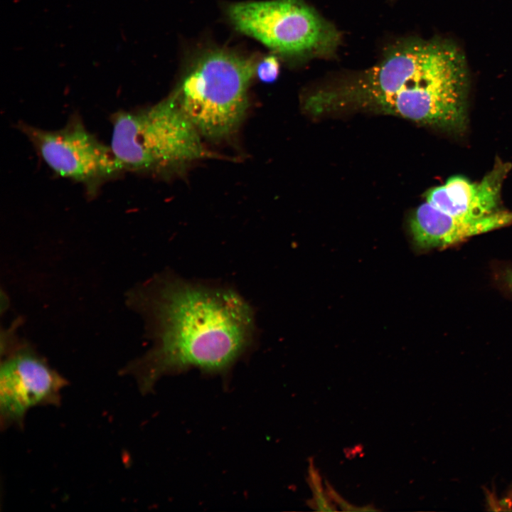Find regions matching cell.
<instances>
[{
  "mask_svg": "<svg viewBox=\"0 0 512 512\" xmlns=\"http://www.w3.org/2000/svg\"><path fill=\"white\" fill-rule=\"evenodd\" d=\"M134 297L154 340L149 351L127 369L142 393L162 376L191 368L226 373L255 341L252 308L226 285L164 273Z\"/></svg>",
  "mask_w": 512,
  "mask_h": 512,
  "instance_id": "cell-1",
  "label": "cell"
},
{
  "mask_svg": "<svg viewBox=\"0 0 512 512\" xmlns=\"http://www.w3.org/2000/svg\"><path fill=\"white\" fill-rule=\"evenodd\" d=\"M467 73L460 52L442 41H412L393 48L328 106L374 108L447 131L466 127Z\"/></svg>",
  "mask_w": 512,
  "mask_h": 512,
  "instance_id": "cell-2",
  "label": "cell"
},
{
  "mask_svg": "<svg viewBox=\"0 0 512 512\" xmlns=\"http://www.w3.org/2000/svg\"><path fill=\"white\" fill-rule=\"evenodd\" d=\"M111 149L124 171L166 173L217 155L172 94L151 107L113 114Z\"/></svg>",
  "mask_w": 512,
  "mask_h": 512,
  "instance_id": "cell-3",
  "label": "cell"
},
{
  "mask_svg": "<svg viewBox=\"0 0 512 512\" xmlns=\"http://www.w3.org/2000/svg\"><path fill=\"white\" fill-rule=\"evenodd\" d=\"M257 62L215 48L200 53L173 92L201 137L220 140L231 135L248 107V90Z\"/></svg>",
  "mask_w": 512,
  "mask_h": 512,
  "instance_id": "cell-4",
  "label": "cell"
},
{
  "mask_svg": "<svg viewBox=\"0 0 512 512\" xmlns=\"http://www.w3.org/2000/svg\"><path fill=\"white\" fill-rule=\"evenodd\" d=\"M227 16L238 32L286 56L327 55L340 42L336 29L303 0L233 3Z\"/></svg>",
  "mask_w": 512,
  "mask_h": 512,
  "instance_id": "cell-5",
  "label": "cell"
},
{
  "mask_svg": "<svg viewBox=\"0 0 512 512\" xmlns=\"http://www.w3.org/2000/svg\"><path fill=\"white\" fill-rule=\"evenodd\" d=\"M19 129L54 172L84 184L90 192L124 171L111 147L98 141L80 119H71L58 130L26 124Z\"/></svg>",
  "mask_w": 512,
  "mask_h": 512,
  "instance_id": "cell-6",
  "label": "cell"
},
{
  "mask_svg": "<svg viewBox=\"0 0 512 512\" xmlns=\"http://www.w3.org/2000/svg\"><path fill=\"white\" fill-rule=\"evenodd\" d=\"M67 380L28 347L6 355L0 368L1 427H22L38 406L58 405Z\"/></svg>",
  "mask_w": 512,
  "mask_h": 512,
  "instance_id": "cell-7",
  "label": "cell"
},
{
  "mask_svg": "<svg viewBox=\"0 0 512 512\" xmlns=\"http://www.w3.org/2000/svg\"><path fill=\"white\" fill-rule=\"evenodd\" d=\"M511 223L512 211L498 210L483 218H473L445 213L425 202L411 216L410 230L415 246L428 250L454 245Z\"/></svg>",
  "mask_w": 512,
  "mask_h": 512,
  "instance_id": "cell-8",
  "label": "cell"
},
{
  "mask_svg": "<svg viewBox=\"0 0 512 512\" xmlns=\"http://www.w3.org/2000/svg\"><path fill=\"white\" fill-rule=\"evenodd\" d=\"M511 165L500 162L479 182L462 176H453L430 189L426 202L453 215L479 218L496 211L503 181Z\"/></svg>",
  "mask_w": 512,
  "mask_h": 512,
  "instance_id": "cell-9",
  "label": "cell"
},
{
  "mask_svg": "<svg viewBox=\"0 0 512 512\" xmlns=\"http://www.w3.org/2000/svg\"><path fill=\"white\" fill-rule=\"evenodd\" d=\"M309 482L314 496L313 501H311V504H309V506H311L314 509L319 511H335L336 508H334V506L330 503V501H329L327 497L324 495L320 476L318 471L314 467V465H312L311 462L309 466Z\"/></svg>",
  "mask_w": 512,
  "mask_h": 512,
  "instance_id": "cell-10",
  "label": "cell"
},
{
  "mask_svg": "<svg viewBox=\"0 0 512 512\" xmlns=\"http://www.w3.org/2000/svg\"><path fill=\"white\" fill-rule=\"evenodd\" d=\"M279 63L277 58L272 55L257 62L255 75L264 82H272L278 77Z\"/></svg>",
  "mask_w": 512,
  "mask_h": 512,
  "instance_id": "cell-11",
  "label": "cell"
},
{
  "mask_svg": "<svg viewBox=\"0 0 512 512\" xmlns=\"http://www.w3.org/2000/svg\"><path fill=\"white\" fill-rule=\"evenodd\" d=\"M328 491L329 492V496L332 497L335 501H336L343 511H375L377 509L374 508L373 506H366L361 508L354 507L353 506L349 504L348 502H346L345 500H343L341 496L336 494V492L331 487L329 486Z\"/></svg>",
  "mask_w": 512,
  "mask_h": 512,
  "instance_id": "cell-12",
  "label": "cell"
},
{
  "mask_svg": "<svg viewBox=\"0 0 512 512\" xmlns=\"http://www.w3.org/2000/svg\"><path fill=\"white\" fill-rule=\"evenodd\" d=\"M502 502L503 506H506L508 510L512 511V489L510 491L508 496Z\"/></svg>",
  "mask_w": 512,
  "mask_h": 512,
  "instance_id": "cell-13",
  "label": "cell"
},
{
  "mask_svg": "<svg viewBox=\"0 0 512 512\" xmlns=\"http://www.w3.org/2000/svg\"><path fill=\"white\" fill-rule=\"evenodd\" d=\"M506 279L508 286L512 290V269L506 273Z\"/></svg>",
  "mask_w": 512,
  "mask_h": 512,
  "instance_id": "cell-14",
  "label": "cell"
}]
</instances>
